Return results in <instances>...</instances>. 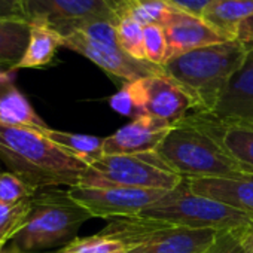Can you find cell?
<instances>
[{"mask_svg": "<svg viewBox=\"0 0 253 253\" xmlns=\"http://www.w3.org/2000/svg\"><path fill=\"white\" fill-rule=\"evenodd\" d=\"M0 163L36 191L76 186L88 167L43 133L9 125H0Z\"/></svg>", "mask_w": 253, "mask_h": 253, "instance_id": "obj_1", "label": "cell"}, {"mask_svg": "<svg viewBox=\"0 0 253 253\" xmlns=\"http://www.w3.org/2000/svg\"><path fill=\"white\" fill-rule=\"evenodd\" d=\"M247 51V43L229 41L174 57L163 69L192 98L195 115H210L243 66Z\"/></svg>", "mask_w": 253, "mask_h": 253, "instance_id": "obj_2", "label": "cell"}, {"mask_svg": "<svg viewBox=\"0 0 253 253\" xmlns=\"http://www.w3.org/2000/svg\"><path fill=\"white\" fill-rule=\"evenodd\" d=\"M155 154L182 179H217L246 174L195 115L174 125Z\"/></svg>", "mask_w": 253, "mask_h": 253, "instance_id": "obj_3", "label": "cell"}, {"mask_svg": "<svg viewBox=\"0 0 253 253\" xmlns=\"http://www.w3.org/2000/svg\"><path fill=\"white\" fill-rule=\"evenodd\" d=\"M92 219L69 191L41 189L32 198L30 213L20 232L9 241L8 252L42 253L41 250L67 246L81 226Z\"/></svg>", "mask_w": 253, "mask_h": 253, "instance_id": "obj_4", "label": "cell"}, {"mask_svg": "<svg viewBox=\"0 0 253 253\" xmlns=\"http://www.w3.org/2000/svg\"><path fill=\"white\" fill-rule=\"evenodd\" d=\"M139 217L189 229H211L219 232L241 231L253 223V216L194 192L186 179L145 209Z\"/></svg>", "mask_w": 253, "mask_h": 253, "instance_id": "obj_5", "label": "cell"}, {"mask_svg": "<svg viewBox=\"0 0 253 253\" xmlns=\"http://www.w3.org/2000/svg\"><path fill=\"white\" fill-rule=\"evenodd\" d=\"M100 234L121 241L126 253H207L223 232L189 229L134 216L109 220Z\"/></svg>", "mask_w": 253, "mask_h": 253, "instance_id": "obj_6", "label": "cell"}, {"mask_svg": "<svg viewBox=\"0 0 253 253\" xmlns=\"http://www.w3.org/2000/svg\"><path fill=\"white\" fill-rule=\"evenodd\" d=\"M183 179L173 173L155 154L103 155L86 167L79 185L84 186H125L139 189L171 191Z\"/></svg>", "mask_w": 253, "mask_h": 253, "instance_id": "obj_7", "label": "cell"}, {"mask_svg": "<svg viewBox=\"0 0 253 253\" xmlns=\"http://www.w3.org/2000/svg\"><path fill=\"white\" fill-rule=\"evenodd\" d=\"M70 197L98 219H125L139 216L145 209L158 201L166 191L139 189L125 186H84L67 188Z\"/></svg>", "mask_w": 253, "mask_h": 253, "instance_id": "obj_8", "label": "cell"}, {"mask_svg": "<svg viewBox=\"0 0 253 253\" xmlns=\"http://www.w3.org/2000/svg\"><path fill=\"white\" fill-rule=\"evenodd\" d=\"M24 12L29 21L45 23L63 38L92 21H119L104 0H24Z\"/></svg>", "mask_w": 253, "mask_h": 253, "instance_id": "obj_9", "label": "cell"}, {"mask_svg": "<svg viewBox=\"0 0 253 253\" xmlns=\"http://www.w3.org/2000/svg\"><path fill=\"white\" fill-rule=\"evenodd\" d=\"M137 97L139 115H149L173 126L195 113L192 98L163 69L157 75L131 82Z\"/></svg>", "mask_w": 253, "mask_h": 253, "instance_id": "obj_10", "label": "cell"}, {"mask_svg": "<svg viewBox=\"0 0 253 253\" xmlns=\"http://www.w3.org/2000/svg\"><path fill=\"white\" fill-rule=\"evenodd\" d=\"M63 46L81 54L106 73L124 79L125 82H134L163 72V67L160 66H154L148 61H139L125 54L119 45L95 42L81 32H73L64 36Z\"/></svg>", "mask_w": 253, "mask_h": 253, "instance_id": "obj_11", "label": "cell"}, {"mask_svg": "<svg viewBox=\"0 0 253 253\" xmlns=\"http://www.w3.org/2000/svg\"><path fill=\"white\" fill-rule=\"evenodd\" d=\"M161 27L167 39V61L198 48L229 42L201 17L177 8L170 11Z\"/></svg>", "mask_w": 253, "mask_h": 253, "instance_id": "obj_12", "label": "cell"}, {"mask_svg": "<svg viewBox=\"0 0 253 253\" xmlns=\"http://www.w3.org/2000/svg\"><path fill=\"white\" fill-rule=\"evenodd\" d=\"M173 125L149 115H139L104 137V155H140L155 152Z\"/></svg>", "mask_w": 253, "mask_h": 253, "instance_id": "obj_13", "label": "cell"}, {"mask_svg": "<svg viewBox=\"0 0 253 253\" xmlns=\"http://www.w3.org/2000/svg\"><path fill=\"white\" fill-rule=\"evenodd\" d=\"M243 66L231 78L216 109L206 115L220 122H253V43Z\"/></svg>", "mask_w": 253, "mask_h": 253, "instance_id": "obj_14", "label": "cell"}, {"mask_svg": "<svg viewBox=\"0 0 253 253\" xmlns=\"http://www.w3.org/2000/svg\"><path fill=\"white\" fill-rule=\"evenodd\" d=\"M195 116L216 137L223 151L246 173L253 174V122H220L206 115Z\"/></svg>", "mask_w": 253, "mask_h": 253, "instance_id": "obj_15", "label": "cell"}, {"mask_svg": "<svg viewBox=\"0 0 253 253\" xmlns=\"http://www.w3.org/2000/svg\"><path fill=\"white\" fill-rule=\"evenodd\" d=\"M0 125L21 126L41 133L49 128L18 89L12 70L0 72Z\"/></svg>", "mask_w": 253, "mask_h": 253, "instance_id": "obj_16", "label": "cell"}, {"mask_svg": "<svg viewBox=\"0 0 253 253\" xmlns=\"http://www.w3.org/2000/svg\"><path fill=\"white\" fill-rule=\"evenodd\" d=\"M189 188L204 197L217 200L253 216V174L217 179H186Z\"/></svg>", "mask_w": 253, "mask_h": 253, "instance_id": "obj_17", "label": "cell"}, {"mask_svg": "<svg viewBox=\"0 0 253 253\" xmlns=\"http://www.w3.org/2000/svg\"><path fill=\"white\" fill-rule=\"evenodd\" d=\"M63 46V36L41 21H30V38L21 60L9 70L42 69L52 63L58 48Z\"/></svg>", "mask_w": 253, "mask_h": 253, "instance_id": "obj_18", "label": "cell"}, {"mask_svg": "<svg viewBox=\"0 0 253 253\" xmlns=\"http://www.w3.org/2000/svg\"><path fill=\"white\" fill-rule=\"evenodd\" d=\"M253 15V0H213L201 18L228 41H237L238 27Z\"/></svg>", "mask_w": 253, "mask_h": 253, "instance_id": "obj_19", "label": "cell"}, {"mask_svg": "<svg viewBox=\"0 0 253 253\" xmlns=\"http://www.w3.org/2000/svg\"><path fill=\"white\" fill-rule=\"evenodd\" d=\"M43 134L69 155L82 161L88 167L92 166L104 155V137L89 136V134H76L60 131L54 128H46Z\"/></svg>", "mask_w": 253, "mask_h": 253, "instance_id": "obj_20", "label": "cell"}, {"mask_svg": "<svg viewBox=\"0 0 253 253\" xmlns=\"http://www.w3.org/2000/svg\"><path fill=\"white\" fill-rule=\"evenodd\" d=\"M30 21L26 18H0V64L14 67L26 52ZM9 67V69H11Z\"/></svg>", "mask_w": 253, "mask_h": 253, "instance_id": "obj_21", "label": "cell"}, {"mask_svg": "<svg viewBox=\"0 0 253 253\" xmlns=\"http://www.w3.org/2000/svg\"><path fill=\"white\" fill-rule=\"evenodd\" d=\"M116 36L121 49L130 57L146 61L143 48V26L137 23L131 15L124 14L116 24Z\"/></svg>", "mask_w": 253, "mask_h": 253, "instance_id": "obj_22", "label": "cell"}, {"mask_svg": "<svg viewBox=\"0 0 253 253\" xmlns=\"http://www.w3.org/2000/svg\"><path fill=\"white\" fill-rule=\"evenodd\" d=\"M32 198L11 204L0 203V243L2 244L11 241L26 223L30 213Z\"/></svg>", "mask_w": 253, "mask_h": 253, "instance_id": "obj_23", "label": "cell"}, {"mask_svg": "<svg viewBox=\"0 0 253 253\" xmlns=\"http://www.w3.org/2000/svg\"><path fill=\"white\" fill-rule=\"evenodd\" d=\"M173 6L164 0H133L125 14L145 26H163Z\"/></svg>", "mask_w": 253, "mask_h": 253, "instance_id": "obj_24", "label": "cell"}, {"mask_svg": "<svg viewBox=\"0 0 253 253\" xmlns=\"http://www.w3.org/2000/svg\"><path fill=\"white\" fill-rule=\"evenodd\" d=\"M58 253H126V247L110 237L100 232L85 238H75Z\"/></svg>", "mask_w": 253, "mask_h": 253, "instance_id": "obj_25", "label": "cell"}, {"mask_svg": "<svg viewBox=\"0 0 253 253\" xmlns=\"http://www.w3.org/2000/svg\"><path fill=\"white\" fill-rule=\"evenodd\" d=\"M143 48L145 58L154 66L163 67L167 61V39L161 26L143 27Z\"/></svg>", "mask_w": 253, "mask_h": 253, "instance_id": "obj_26", "label": "cell"}, {"mask_svg": "<svg viewBox=\"0 0 253 253\" xmlns=\"http://www.w3.org/2000/svg\"><path fill=\"white\" fill-rule=\"evenodd\" d=\"M38 191L11 171H0V203H18L35 197Z\"/></svg>", "mask_w": 253, "mask_h": 253, "instance_id": "obj_27", "label": "cell"}, {"mask_svg": "<svg viewBox=\"0 0 253 253\" xmlns=\"http://www.w3.org/2000/svg\"><path fill=\"white\" fill-rule=\"evenodd\" d=\"M110 107L125 116L136 118L139 116V104H137V97L133 89L131 82H125V85L109 100Z\"/></svg>", "mask_w": 253, "mask_h": 253, "instance_id": "obj_28", "label": "cell"}, {"mask_svg": "<svg viewBox=\"0 0 253 253\" xmlns=\"http://www.w3.org/2000/svg\"><path fill=\"white\" fill-rule=\"evenodd\" d=\"M207 253H244L238 240V231L220 234Z\"/></svg>", "mask_w": 253, "mask_h": 253, "instance_id": "obj_29", "label": "cell"}, {"mask_svg": "<svg viewBox=\"0 0 253 253\" xmlns=\"http://www.w3.org/2000/svg\"><path fill=\"white\" fill-rule=\"evenodd\" d=\"M164 2L173 8L183 9L186 12L201 17L203 12L209 8V5L213 2V0H164Z\"/></svg>", "mask_w": 253, "mask_h": 253, "instance_id": "obj_30", "label": "cell"}, {"mask_svg": "<svg viewBox=\"0 0 253 253\" xmlns=\"http://www.w3.org/2000/svg\"><path fill=\"white\" fill-rule=\"evenodd\" d=\"M0 18H26L24 0H0Z\"/></svg>", "mask_w": 253, "mask_h": 253, "instance_id": "obj_31", "label": "cell"}, {"mask_svg": "<svg viewBox=\"0 0 253 253\" xmlns=\"http://www.w3.org/2000/svg\"><path fill=\"white\" fill-rule=\"evenodd\" d=\"M237 41H241L244 43H253V15L244 20L238 27Z\"/></svg>", "mask_w": 253, "mask_h": 253, "instance_id": "obj_32", "label": "cell"}, {"mask_svg": "<svg viewBox=\"0 0 253 253\" xmlns=\"http://www.w3.org/2000/svg\"><path fill=\"white\" fill-rule=\"evenodd\" d=\"M238 240L244 253H253V223L238 231Z\"/></svg>", "mask_w": 253, "mask_h": 253, "instance_id": "obj_33", "label": "cell"}, {"mask_svg": "<svg viewBox=\"0 0 253 253\" xmlns=\"http://www.w3.org/2000/svg\"><path fill=\"white\" fill-rule=\"evenodd\" d=\"M104 2L107 5H110L112 9L121 17V15H124L126 12V9H128V6H130V3L133 2V0H104Z\"/></svg>", "mask_w": 253, "mask_h": 253, "instance_id": "obj_34", "label": "cell"}, {"mask_svg": "<svg viewBox=\"0 0 253 253\" xmlns=\"http://www.w3.org/2000/svg\"><path fill=\"white\" fill-rule=\"evenodd\" d=\"M2 253H24V252H8V250H5V249H3V252H2Z\"/></svg>", "mask_w": 253, "mask_h": 253, "instance_id": "obj_35", "label": "cell"}, {"mask_svg": "<svg viewBox=\"0 0 253 253\" xmlns=\"http://www.w3.org/2000/svg\"><path fill=\"white\" fill-rule=\"evenodd\" d=\"M5 246H6V244H2V243H0V253H2V252H3Z\"/></svg>", "mask_w": 253, "mask_h": 253, "instance_id": "obj_36", "label": "cell"}]
</instances>
